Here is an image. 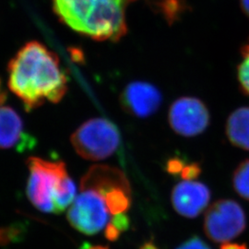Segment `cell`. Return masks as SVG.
Segmentation results:
<instances>
[{
    "label": "cell",
    "mask_w": 249,
    "mask_h": 249,
    "mask_svg": "<svg viewBox=\"0 0 249 249\" xmlns=\"http://www.w3.org/2000/svg\"><path fill=\"white\" fill-rule=\"evenodd\" d=\"M109 223H112L121 232L125 231L129 227V219L125 215V213L113 215L112 219Z\"/></svg>",
    "instance_id": "obj_21"
},
{
    "label": "cell",
    "mask_w": 249,
    "mask_h": 249,
    "mask_svg": "<svg viewBox=\"0 0 249 249\" xmlns=\"http://www.w3.org/2000/svg\"><path fill=\"white\" fill-rule=\"evenodd\" d=\"M120 102L124 110L138 117L153 115L161 104L160 90L154 85L144 81H134L124 88Z\"/></svg>",
    "instance_id": "obj_8"
},
{
    "label": "cell",
    "mask_w": 249,
    "mask_h": 249,
    "mask_svg": "<svg viewBox=\"0 0 249 249\" xmlns=\"http://www.w3.org/2000/svg\"><path fill=\"white\" fill-rule=\"evenodd\" d=\"M76 186L69 174L63 178L53 198L54 213H62L76 198Z\"/></svg>",
    "instance_id": "obj_14"
},
{
    "label": "cell",
    "mask_w": 249,
    "mask_h": 249,
    "mask_svg": "<svg viewBox=\"0 0 249 249\" xmlns=\"http://www.w3.org/2000/svg\"><path fill=\"white\" fill-rule=\"evenodd\" d=\"M136 0H52L64 24L97 41L116 42L125 36L126 7Z\"/></svg>",
    "instance_id": "obj_2"
},
{
    "label": "cell",
    "mask_w": 249,
    "mask_h": 249,
    "mask_svg": "<svg viewBox=\"0 0 249 249\" xmlns=\"http://www.w3.org/2000/svg\"><path fill=\"white\" fill-rule=\"evenodd\" d=\"M221 249H248L246 245L237 243H225L221 247Z\"/></svg>",
    "instance_id": "obj_23"
},
{
    "label": "cell",
    "mask_w": 249,
    "mask_h": 249,
    "mask_svg": "<svg viewBox=\"0 0 249 249\" xmlns=\"http://www.w3.org/2000/svg\"><path fill=\"white\" fill-rule=\"evenodd\" d=\"M80 249H108L106 247H102V246H91L87 243H85Z\"/></svg>",
    "instance_id": "obj_25"
},
{
    "label": "cell",
    "mask_w": 249,
    "mask_h": 249,
    "mask_svg": "<svg viewBox=\"0 0 249 249\" xmlns=\"http://www.w3.org/2000/svg\"><path fill=\"white\" fill-rule=\"evenodd\" d=\"M232 186L239 196L249 200V159L243 160L234 170Z\"/></svg>",
    "instance_id": "obj_16"
},
{
    "label": "cell",
    "mask_w": 249,
    "mask_h": 249,
    "mask_svg": "<svg viewBox=\"0 0 249 249\" xmlns=\"http://www.w3.org/2000/svg\"><path fill=\"white\" fill-rule=\"evenodd\" d=\"M116 188L130 189L126 177L121 170L109 165L91 166L80 180V189H92L103 196Z\"/></svg>",
    "instance_id": "obj_11"
},
{
    "label": "cell",
    "mask_w": 249,
    "mask_h": 249,
    "mask_svg": "<svg viewBox=\"0 0 249 249\" xmlns=\"http://www.w3.org/2000/svg\"><path fill=\"white\" fill-rule=\"evenodd\" d=\"M186 161L184 160H181L178 157L176 158H173V159H170L166 164V170L167 172L169 173L170 175H173V176H180L181 172L183 168L185 167L186 165Z\"/></svg>",
    "instance_id": "obj_20"
},
{
    "label": "cell",
    "mask_w": 249,
    "mask_h": 249,
    "mask_svg": "<svg viewBox=\"0 0 249 249\" xmlns=\"http://www.w3.org/2000/svg\"><path fill=\"white\" fill-rule=\"evenodd\" d=\"M246 227L245 211L232 199L216 201L205 214V233L216 243H228L240 235Z\"/></svg>",
    "instance_id": "obj_5"
},
{
    "label": "cell",
    "mask_w": 249,
    "mask_h": 249,
    "mask_svg": "<svg viewBox=\"0 0 249 249\" xmlns=\"http://www.w3.org/2000/svg\"><path fill=\"white\" fill-rule=\"evenodd\" d=\"M169 124L180 136L191 138L203 133L208 128L211 115L204 103L196 97H181L170 107Z\"/></svg>",
    "instance_id": "obj_7"
},
{
    "label": "cell",
    "mask_w": 249,
    "mask_h": 249,
    "mask_svg": "<svg viewBox=\"0 0 249 249\" xmlns=\"http://www.w3.org/2000/svg\"><path fill=\"white\" fill-rule=\"evenodd\" d=\"M105 234L108 240L116 241L119 237V235L121 234V231L116 228L112 223H109L106 227Z\"/></svg>",
    "instance_id": "obj_22"
},
{
    "label": "cell",
    "mask_w": 249,
    "mask_h": 249,
    "mask_svg": "<svg viewBox=\"0 0 249 249\" xmlns=\"http://www.w3.org/2000/svg\"><path fill=\"white\" fill-rule=\"evenodd\" d=\"M141 249H159L152 243H146L144 244Z\"/></svg>",
    "instance_id": "obj_26"
},
{
    "label": "cell",
    "mask_w": 249,
    "mask_h": 249,
    "mask_svg": "<svg viewBox=\"0 0 249 249\" xmlns=\"http://www.w3.org/2000/svg\"><path fill=\"white\" fill-rule=\"evenodd\" d=\"M8 74L9 89L28 111L60 102L68 90V78L58 56L37 41L18 50L9 62Z\"/></svg>",
    "instance_id": "obj_1"
},
{
    "label": "cell",
    "mask_w": 249,
    "mask_h": 249,
    "mask_svg": "<svg viewBox=\"0 0 249 249\" xmlns=\"http://www.w3.org/2000/svg\"><path fill=\"white\" fill-rule=\"evenodd\" d=\"M200 172H201V168L198 163L196 162L187 163V162L180 174V178L186 181H192L200 175Z\"/></svg>",
    "instance_id": "obj_18"
},
{
    "label": "cell",
    "mask_w": 249,
    "mask_h": 249,
    "mask_svg": "<svg viewBox=\"0 0 249 249\" xmlns=\"http://www.w3.org/2000/svg\"><path fill=\"white\" fill-rule=\"evenodd\" d=\"M240 62L237 66V80L242 91L249 96V37L240 49Z\"/></svg>",
    "instance_id": "obj_17"
},
{
    "label": "cell",
    "mask_w": 249,
    "mask_h": 249,
    "mask_svg": "<svg viewBox=\"0 0 249 249\" xmlns=\"http://www.w3.org/2000/svg\"><path fill=\"white\" fill-rule=\"evenodd\" d=\"M225 133L233 146L249 151V107L231 112L226 121Z\"/></svg>",
    "instance_id": "obj_12"
},
{
    "label": "cell",
    "mask_w": 249,
    "mask_h": 249,
    "mask_svg": "<svg viewBox=\"0 0 249 249\" xmlns=\"http://www.w3.org/2000/svg\"><path fill=\"white\" fill-rule=\"evenodd\" d=\"M28 168L30 176L27 195L30 201L43 213H54L55 192L63 178L68 175L65 163L31 157L28 159Z\"/></svg>",
    "instance_id": "obj_4"
},
{
    "label": "cell",
    "mask_w": 249,
    "mask_h": 249,
    "mask_svg": "<svg viewBox=\"0 0 249 249\" xmlns=\"http://www.w3.org/2000/svg\"><path fill=\"white\" fill-rule=\"evenodd\" d=\"M239 1H240V7L243 12L249 18V0H239Z\"/></svg>",
    "instance_id": "obj_24"
},
{
    "label": "cell",
    "mask_w": 249,
    "mask_h": 249,
    "mask_svg": "<svg viewBox=\"0 0 249 249\" xmlns=\"http://www.w3.org/2000/svg\"><path fill=\"white\" fill-rule=\"evenodd\" d=\"M104 197L107 210L112 216L125 213L131 205V189L116 188L109 191Z\"/></svg>",
    "instance_id": "obj_13"
},
{
    "label": "cell",
    "mask_w": 249,
    "mask_h": 249,
    "mask_svg": "<svg viewBox=\"0 0 249 249\" xmlns=\"http://www.w3.org/2000/svg\"><path fill=\"white\" fill-rule=\"evenodd\" d=\"M0 145L2 149L18 152L31 151L36 145V139L27 132L23 121L12 107H1Z\"/></svg>",
    "instance_id": "obj_10"
},
{
    "label": "cell",
    "mask_w": 249,
    "mask_h": 249,
    "mask_svg": "<svg viewBox=\"0 0 249 249\" xmlns=\"http://www.w3.org/2000/svg\"><path fill=\"white\" fill-rule=\"evenodd\" d=\"M211 200V191L200 182H180L172 192V204L178 213L195 218L201 213Z\"/></svg>",
    "instance_id": "obj_9"
},
{
    "label": "cell",
    "mask_w": 249,
    "mask_h": 249,
    "mask_svg": "<svg viewBox=\"0 0 249 249\" xmlns=\"http://www.w3.org/2000/svg\"><path fill=\"white\" fill-rule=\"evenodd\" d=\"M120 134L115 124L105 118H91L72 134L74 150L83 159L101 160L113 155L120 145Z\"/></svg>",
    "instance_id": "obj_3"
},
{
    "label": "cell",
    "mask_w": 249,
    "mask_h": 249,
    "mask_svg": "<svg viewBox=\"0 0 249 249\" xmlns=\"http://www.w3.org/2000/svg\"><path fill=\"white\" fill-rule=\"evenodd\" d=\"M153 5L170 24L181 18L187 9L185 0H154Z\"/></svg>",
    "instance_id": "obj_15"
},
{
    "label": "cell",
    "mask_w": 249,
    "mask_h": 249,
    "mask_svg": "<svg viewBox=\"0 0 249 249\" xmlns=\"http://www.w3.org/2000/svg\"><path fill=\"white\" fill-rule=\"evenodd\" d=\"M177 249H212L204 241L197 236L190 237L182 243Z\"/></svg>",
    "instance_id": "obj_19"
},
{
    "label": "cell",
    "mask_w": 249,
    "mask_h": 249,
    "mask_svg": "<svg viewBox=\"0 0 249 249\" xmlns=\"http://www.w3.org/2000/svg\"><path fill=\"white\" fill-rule=\"evenodd\" d=\"M110 213L105 197L92 189H83L68 211V220L78 231L92 235L109 223Z\"/></svg>",
    "instance_id": "obj_6"
}]
</instances>
